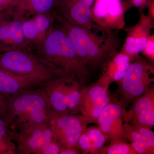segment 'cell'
I'll list each match as a JSON object with an SVG mask.
<instances>
[{"label":"cell","instance_id":"6da1fadb","mask_svg":"<svg viewBox=\"0 0 154 154\" xmlns=\"http://www.w3.org/2000/svg\"><path fill=\"white\" fill-rule=\"evenodd\" d=\"M57 19L44 42L31 51L60 77L74 78L85 85L91 71L80 59Z\"/></svg>","mask_w":154,"mask_h":154},{"label":"cell","instance_id":"3957f363","mask_svg":"<svg viewBox=\"0 0 154 154\" xmlns=\"http://www.w3.org/2000/svg\"><path fill=\"white\" fill-rule=\"evenodd\" d=\"M50 104L42 87L30 88L7 99L6 115L9 125L47 123Z\"/></svg>","mask_w":154,"mask_h":154},{"label":"cell","instance_id":"52a82bcc","mask_svg":"<svg viewBox=\"0 0 154 154\" xmlns=\"http://www.w3.org/2000/svg\"><path fill=\"white\" fill-rule=\"evenodd\" d=\"M8 135L17 145V153L22 154H37L45 144L53 139L48 123L9 125Z\"/></svg>","mask_w":154,"mask_h":154},{"label":"cell","instance_id":"44dd1931","mask_svg":"<svg viewBox=\"0 0 154 154\" xmlns=\"http://www.w3.org/2000/svg\"><path fill=\"white\" fill-rule=\"evenodd\" d=\"M101 154H137L131 144L124 140H117L110 142L109 145L103 146L98 151Z\"/></svg>","mask_w":154,"mask_h":154},{"label":"cell","instance_id":"5b68a950","mask_svg":"<svg viewBox=\"0 0 154 154\" xmlns=\"http://www.w3.org/2000/svg\"><path fill=\"white\" fill-rule=\"evenodd\" d=\"M84 86L74 78L61 77L41 87L49 100L51 110L76 114L80 112V96Z\"/></svg>","mask_w":154,"mask_h":154},{"label":"cell","instance_id":"ffe728a7","mask_svg":"<svg viewBox=\"0 0 154 154\" xmlns=\"http://www.w3.org/2000/svg\"><path fill=\"white\" fill-rule=\"evenodd\" d=\"M152 107H154V88H150L145 94L135 99L130 110L126 111L124 118L125 122L128 123L133 117Z\"/></svg>","mask_w":154,"mask_h":154},{"label":"cell","instance_id":"8fae6325","mask_svg":"<svg viewBox=\"0 0 154 154\" xmlns=\"http://www.w3.org/2000/svg\"><path fill=\"white\" fill-rule=\"evenodd\" d=\"M15 11L0 14V52L17 49L32 51L23 33L26 19L16 17Z\"/></svg>","mask_w":154,"mask_h":154},{"label":"cell","instance_id":"5bb4252c","mask_svg":"<svg viewBox=\"0 0 154 154\" xmlns=\"http://www.w3.org/2000/svg\"><path fill=\"white\" fill-rule=\"evenodd\" d=\"M141 14L137 23L126 28V38L120 51L129 56L132 60L143 51L154 28V19L142 11Z\"/></svg>","mask_w":154,"mask_h":154},{"label":"cell","instance_id":"7c38bea8","mask_svg":"<svg viewBox=\"0 0 154 154\" xmlns=\"http://www.w3.org/2000/svg\"><path fill=\"white\" fill-rule=\"evenodd\" d=\"M126 113L122 103L111 99L99 114L97 124L110 142L125 139L123 122Z\"/></svg>","mask_w":154,"mask_h":154},{"label":"cell","instance_id":"4fadbf2b","mask_svg":"<svg viewBox=\"0 0 154 154\" xmlns=\"http://www.w3.org/2000/svg\"><path fill=\"white\" fill-rule=\"evenodd\" d=\"M95 0H57L55 11L61 19L89 30L95 28L91 9Z\"/></svg>","mask_w":154,"mask_h":154},{"label":"cell","instance_id":"9c48e42d","mask_svg":"<svg viewBox=\"0 0 154 154\" xmlns=\"http://www.w3.org/2000/svg\"><path fill=\"white\" fill-rule=\"evenodd\" d=\"M132 7L128 1L95 0L91 9L92 20L100 30L118 31L125 28V14Z\"/></svg>","mask_w":154,"mask_h":154},{"label":"cell","instance_id":"7402d4cb","mask_svg":"<svg viewBox=\"0 0 154 154\" xmlns=\"http://www.w3.org/2000/svg\"><path fill=\"white\" fill-rule=\"evenodd\" d=\"M129 122L131 125L142 127L151 129L154 125V107L143 110L139 114L133 117ZM128 122V123H129Z\"/></svg>","mask_w":154,"mask_h":154},{"label":"cell","instance_id":"f1b7e54d","mask_svg":"<svg viewBox=\"0 0 154 154\" xmlns=\"http://www.w3.org/2000/svg\"><path fill=\"white\" fill-rule=\"evenodd\" d=\"M149 0H128L133 7H135L139 9L140 11L141 12L144 8L146 7V5Z\"/></svg>","mask_w":154,"mask_h":154},{"label":"cell","instance_id":"d4e9b609","mask_svg":"<svg viewBox=\"0 0 154 154\" xmlns=\"http://www.w3.org/2000/svg\"><path fill=\"white\" fill-rule=\"evenodd\" d=\"M131 145L137 154H154V148L146 144L138 142H131Z\"/></svg>","mask_w":154,"mask_h":154},{"label":"cell","instance_id":"e0dca14e","mask_svg":"<svg viewBox=\"0 0 154 154\" xmlns=\"http://www.w3.org/2000/svg\"><path fill=\"white\" fill-rule=\"evenodd\" d=\"M57 0H20L16 17L27 19L36 15L55 11Z\"/></svg>","mask_w":154,"mask_h":154},{"label":"cell","instance_id":"30bf717a","mask_svg":"<svg viewBox=\"0 0 154 154\" xmlns=\"http://www.w3.org/2000/svg\"><path fill=\"white\" fill-rule=\"evenodd\" d=\"M111 82L103 74L97 82L82 90L80 112L88 124H97L99 114L111 100L108 91V86Z\"/></svg>","mask_w":154,"mask_h":154},{"label":"cell","instance_id":"484cf974","mask_svg":"<svg viewBox=\"0 0 154 154\" xmlns=\"http://www.w3.org/2000/svg\"><path fill=\"white\" fill-rule=\"evenodd\" d=\"M144 55L149 60H154V36L151 35L149 37L146 47L143 51Z\"/></svg>","mask_w":154,"mask_h":154},{"label":"cell","instance_id":"277c9868","mask_svg":"<svg viewBox=\"0 0 154 154\" xmlns=\"http://www.w3.org/2000/svg\"><path fill=\"white\" fill-rule=\"evenodd\" d=\"M0 68L41 87L60 78L31 51L17 49L0 52Z\"/></svg>","mask_w":154,"mask_h":154},{"label":"cell","instance_id":"1f68e13d","mask_svg":"<svg viewBox=\"0 0 154 154\" xmlns=\"http://www.w3.org/2000/svg\"><path fill=\"white\" fill-rule=\"evenodd\" d=\"M0 154H3L2 152H0Z\"/></svg>","mask_w":154,"mask_h":154},{"label":"cell","instance_id":"d6986e66","mask_svg":"<svg viewBox=\"0 0 154 154\" xmlns=\"http://www.w3.org/2000/svg\"><path fill=\"white\" fill-rule=\"evenodd\" d=\"M132 59L124 53L120 51L109 61L104 73L110 82H120L123 79L131 63Z\"/></svg>","mask_w":154,"mask_h":154},{"label":"cell","instance_id":"f546056e","mask_svg":"<svg viewBox=\"0 0 154 154\" xmlns=\"http://www.w3.org/2000/svg\"><path fill=\"white\" fill-rule=\"evenodd\" d=\"M146 7H147L149 8L148 16H149L152 19L154 18V0H149L146 5Z\"/></svg>","mask_w":154,"mask_h":154},{"label":"cell","instance_id":"4316f807","mask_svg":"<svg viewBox=\"0 0 154 154\" xmlns=\"http://www.w3.org/2000/svg\"><path fill=\"white\" fill-rule=\"evenodd\" d=\"M8 123L5 116H0V143L6 138H9L8 135Z\"/></svg>","mask_w":154,"mask_h":154},{"label":"cell","instance_id":"83f0119b","mask_svg":"<svg viewBox=\"0 0 154 154\" xmlns=\"http://www.w3.org/2000/svg\"><path fill=\"white\" fill-rule=\"evenodd\" d=\"M7 99L0 92V116L7 114Z\"/></svg>","mask_w":154,"mask_h":154},{"label":"cell","instance_id":"7a4b0ae2","mask_svg":"<svg viewBox=\"0 0 154 154\" xmlns=\"http://www.w3.org/2000/svg\"><path fill=\"white\" fill-rule=\"evenodd\" d=\"M57 21L71 41L83 63L90 69L105 68L109 61L118 53L120 41L116 31L103 30L98 34V28L89 30L72 24L58 16Z\"/></svg>","mask_w":154,"mask_h":154},{"label":"cell","instance_id":"cb8c5ba5","mask_svg":"<svg viewBox=\"0 0 154 154\" xmlns=\"http://www.w3.org/2000/svg\"><path fill=\"white\" fill-rule=\"evenodd\" d=\"M20 0H0V14L16 10Z\"/></svg>","mask_w":154,"mask_h":154},{"label":"cell","instance_id":"2e32d148","mask_svg":"<svg viewBox=\"0 0 154 154\" xmlns=\"http://www.w3.org/2000/svg\"><path fill=\"white\" fill-rule=\"evenodd\" d=\"M36 87L26 79L0 68V92L7 99Z\"/></svg>","mask_w":154,"mask_h":154},{"label":"cell","instance_id":"ac0fdd59","mask_svg":"<svg viewBox=\"0 0 154 154\" xmlns=\"http://www.w3.org/2000/svg\"><path fill=\"white\" fill-rule=\"evenodd\" d=\"M106 140L99 125L91 127L86 128L81 134L77 147L84 153L98 154V151L104 146Z\"/></svg>","mask_w":154,"mask_h":154},{"label":"cell","instance_id":"ba28073f","mask_svg":"<svg viewBox=\"0 0 154 154\" xmlns=\"http://www.w3.org/2000/svg\"><path fill=\"white\" fill-rule=\"evenodd\" d=\"M119 82L120 93L124 102L135 100L145 94L154 81V67L137 57Z\"/></svg>","mask_w":154,"mask_h":154},{"label":"cell","instance_id":"8992f818","mask_svg":"<svg viewBox=\"0 0 154 154\" xmlns=\"http://www.w3.org/2000/svg\"><path fill=\"white\" fill-rule=\"evenodd\" d=\"M47 123L53 139L60 144L62 148L76 149L79 138L88 125L82 115L58 113L51 110Z\"/></svg>","mask_w":154,"mask_h":154},{"label":"cell","instance_id":"603a6c76","mask_svg":"<svg viewBox=\"0 0 154 154\" xmlns=\"http://www.w3.org/2000/svg\"><path fill=\"white\" fill-rule=\"evenodd\" d=\"M62 146L53 139L45 144L37 152V154H60Z\"/></svg>","mask_w":154,"mask_h":154},{"label":"cell","instance_id":"9a60e30c","mask_svg":"<svg viewBox=\"0 0 154 154\" xmlns=\"http://www.w3.org/2000/svg\"><path fill=\"white\" fill-rule=\"evenodd\" d=\"M57 16L55 11L38 14L24 21L23 33L32 50L44 42Z\"/></svg>","mask_w":154,"mask_h":154},{"label":"cell","instance_id":"4dcf8cb0","mask_svg":"<svg viewBox=\"0 0 154 154\" xmlns=\"http://www.w3.org/2000/svg\"><path fill=\"white\" fill-rule=\"evenodd\" d=\"M76 149L62 148L60 154H79Z\"/></svg>","mask_w":154,"mask_h":154}]
</instances>
